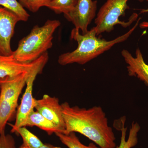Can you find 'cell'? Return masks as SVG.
<instances>
[{"label":"cell","instance_id":"6da1fadb","mask_svg":"<svg viewBox=\"0 0 148 148\" xmlns=\"http://www.w3.org/2000/svg\"><path fill=\"white\" fill-rule=\"evenodd\" d=\"M65 123L64 134L78 132L91 140L100 148H115L116 137L109 125L103 108L94 106L89 108L61 104Z\"/></svg>","mask_w":148,"mask_h":148},{"label":"cell","instance_id":"7a4b0ae2","mask_svg":"<svg viewBox=\"0 0 148 148\" xmlns=\"http://www.w3.org/2000/svg\"><path fill=\"white\" fill-rule=\"evenodd\" d=\"M141 18H138L135 25L127 33L111 40L97 37L94 27L82 34L75 28L72 29L71 38L77 43V47L71 52H66L58 56V62L62 66L77 64L84 65L105 51L109 50L117 44L126 40L138 27Z\"/></svg>","mask_w":148,"mask_h":148},{"label":"cell","instance_id":"3957f363","mask_svg":"<svg viewBox=\"0 0 148 148\" xmlns=\"http://www.w3.org/2000/svg\"><path fill=\"white\" fill-rule=\"evenodd\" d=\"M60 25L59 20L48 19L42 26L36 25L29 34L19 41L12 55L21 63L37 60L52 47L53 34Z\"/></svg>","mask_w":148,"mask_h":148},{"label":"cell","instance_id":"277c9868","mask_svg":"<svg viewBox=\"0 0 148 148\" xmlns=\"http://www.w3.org/2000/svg\"><path fill=\"white\" fill-rule=\"evenodd\" d=\"M129 0H107L101 6L95 18L94 27L97 36L106 32L110 33L118 24L127 28L136 21L138 15L132 14L129 20L125 22L120 20V17L124 16L125 11L129 9L127 2ZM143 2L144 0H138Z\"/></svg>","mask_w":148,"mask_h":148},{"label":"cell","instance_id":"5b68a950","mask_svg":"<svg viewBox=\"0 0 148 148\" xmlns=\"http://www.w3.org/2000/svg\"><path fill=\"white\" fill-rule=\"evenodd\" d=\"M48 60V53L47 52L38 58L36 64L29 73L26 82L25 92L16 110L15 123L11 125V132L12 133L19 127L24 126L29 114L34 110L36 99L34 98L33 95L34 82L38 75L42 72Z\"/></svg>","mask_w":148,"mask_h":148},{"label":"cell","instance_id":"8992f818","mask_svg":"<svg viewBox=\"0 0 148 148\" xmlns=\"http://www.w3.org/2000/svg\"><path fill=\"white\" fill-rule=\"evenodd\" d=\"M97 9V1L78 0L74 8L64 15L68 21L73 23L75 28L84 34L88 31V26L96 17Z\"/></svg>","mask_w":148,"mask_h":148},{"label":"cell","instance_id":"52a82bcc","mask_svg":"<svg viewBox=\"0 0 148 148\" xmlns=\"http://www.w3.org/2000/svg\"><path fill=\"white\" fill-rule=\"evenodd\" d=\"M20 21V18L14 12L0 6V54L1 55L12 54L11 40L16 24Z\"/></svg>","mask_w":148,"mask_h":148},{"label":"cell","instance_id":"ba28073f","mask_svg":"<svg viewBox=\"0 0 148 148\" xmlns=\"http://www.w3.org/2000/svg\"><path fill=\"white\" fill-rule=\"evenodd\" d=\"M35 109L54 123L62 133H65V123L63 109L58 98L45 94L40 99L36 100Z\"/></svg>","mask_w":148,"mask_h":148},{"label":"cell","instance_id":"9c48e42d","mask_svg":"<svg viewBox=\"0 0 148 148\" xmlns=\"http://www.w3.org/2000/svg\"><path fill=\"white\" fill-rule=\"evenodd\" d=\"M30 72L0 79V98L18 104V98L26 85Z\"/></svg>","mask_w":148,"mask_h":148},{"label":"cell","instance_id":"30bf717a","mask_svg":"<svg viewBox=\"0 0 148 148\" xmlns=\"http://www.w3.org/2000/svg\"><path fill=\"white\" fill-rule=\"evenodd\" d=\"M121 53L127 64L128 75L136 77L148 86V64L145 62L140 49H136L135 57L126 49H123Z\"/></svg>","mask_w":148,"mask_h":148},{"label":"cell","instance_id":"8fae6325","mask_svg":"<svg viewBox=\"0 0 148 148\" xmlns=\"http://www.w3.org/2000/svg\"><path fill=\"white\" fill-rule=\"evenodd\" d=\"M37 60L31 63H21L16 60L12 54L5 56L0 54V79L29 73L36 64Z\"/></svg>","mask_w":148,"mask_h":148},{"label":"cell","instance_id":"7c38bea8","mask_svg":"<svg viewBox=\"0 0 148 148\" xmlns=\"http://www.w3.org/2000/svg\"><path fill=\"white\" fill-rule=\"evenodd\" d=\"M125 121L126 117L123 116L114 121V127L121 132L120 143L116 148H132L138 143V133L141 129L140 125L137 122H132L130 128L129 136L126 140L127 127H125Z\"/></svg>","mask_w":148,"mask_h":148},{"label":"cell","instance_id":"4fadbf2b","mask_svg":"<svg viewBox=\"0 0 148 148\" xmlns=\"http://www.w3.org/2000/svg\"><path fill=\"white\" fill-rule=\"evenodd\" d=\"M36 126L45 131L48 135L62 133L54 123L47 119L36 111H33L29 114L23 127Z\"/></svg>","mask_w":148,"mask_h":148},{"label":"cell","instance_id":"5bb4252c","mask_svg":"<svg viewBox=\"0 0 148 148\" xmlns=\"http://www.w3.org/2000/svg\"><path fill=\"white\" fill-rule=\"evenodd\" d=\"M18 104L0 98V136L5 132L8 122L16 115Z\"/></svg>","mask_w":148,"mask_h":148},{"label":"cell","instance_id":"9a60e30c","mask_svg":"<svg viewBox=\"0 0 148 148\" xmlns=\"http://www.w3.org/2000/svg\"><path fill=\"white\" fill-rule=\"evenodd\" d=\"M14 133L20 135L22 138L23 142L18 148H39L43 145L39 138L26 127H19Z\"/></svg>","mask_w":148,"mask_h":148},{"label":"cell","instance_id":"2e32d148","mask_svg":"<svg viewBox=\"0 0 148 148\" xmlns=\"http://www.w3.org/2000/svg\"><path fill=\"white\" fill-rule=\"evenodd\" d=\"M55 134L61 143L69 148H100L93 143H90L88 145H84L75 132H71L68 134L62 133H56Z\"/></svg>","mask_w":148,"mask_h":148},{"label":"cell","instance_id":"e0dca14e","mask_svg":"<svg viewBox=\"0 0 148 148\" xmlns=\"http://www.w3.org/2000/svg\"><path fill=\"white\" fill-rule=\"evenodd\" d=\"M0 6L14 12L21 21H27L29 20L30 15L18 0H0Z\"/></svg>","mask_w":148,"mask_h":148},{"label":"cell","instance_id":"ac0fdd59","mask_svg":"<svg viewBox=\"0 0 148 148\" xmlns=\"http://www.w3.org/2000/svg\"><path fill=\"white\" fill-rule=\"evenodd\" d=\"M78 0H53L47 6L55 13L66 14L71 11L76 5Z\"/></svg>","mask_w":148,"mask_h":148},{"label":"cell","instance_id":"d6986e66","mask_svg":"<svg viewBox=\"0 0 148 148\" xmlns=\"http://www.w3.org/2000/svg\"><path fill=\"white\" fill-rule=\"evenodd\" d=\"M24 8L31 12H36L43 7H46L47 5L53 0H18Z\"/></svg>","mask_w":148,"mask_h":148},{"label":"cell","instance_id":"ffe728a7","mask_svg":"<svg viewBox=\"0 0 148 148\" xmlns=\"http://www.w3.org/2000/svg\"><path fill=\"white\" fill-rule=\"evenodd\" d=\"M0 148H16L13 137L5 132L2 134L0 136Z\"/></svg>","mask_w":148,"mask_h":148},{"label":"cell","instance_id":"44dd1931","mask_svg":"<svg viewBox=\"0 0 148 148\" xmlns=\"http://www.w3.org/2000/svg\"><path fill=\"white\" fill-rule=\"evenodd\" d=\"M148 1V0H146ZM148 12V8L147 9H142L141 13H147ZM140 28L142 29H148V21H143L139 24Z\"/></svg>","mask_w":148,"mask_h":148},{"label":"cell","instance_id":"7402d4cb","mask_svg":"<svg viewBox=\"0 0 148 148\" xmlns=\"http://www.w3.org/2000/svg\"><path fill=\"white\" fill-rule=\"evenodd\" d=\"M39 148H62L60 147H56V146H53V145H51V144H47L46 143L42 145Z\"/></svg>","mask_w":148,"mask_h":148},{"label":"cell","instance_id":"603a6c76","mask_svg":"<svg viewBox=\"0 0 148 148\" xmlns=\"http://www.w3.org/2000/svg\"><path fill=\"white\" fill-rule=\"evenodd\" d=\"M0 92H1V88H0Z\"/></svg>","mask_w":148,"mask_h":148}]
</instances>
